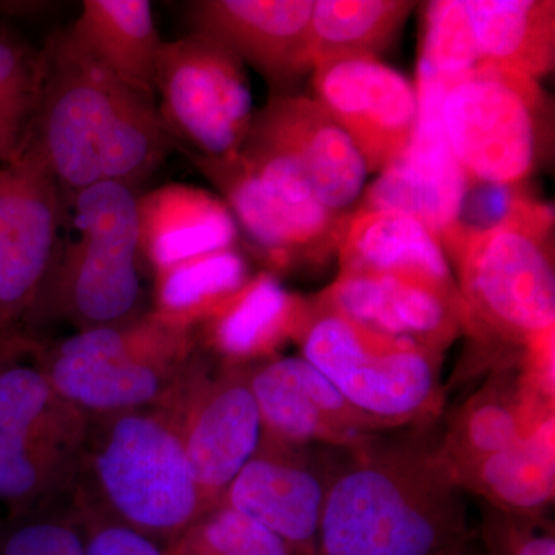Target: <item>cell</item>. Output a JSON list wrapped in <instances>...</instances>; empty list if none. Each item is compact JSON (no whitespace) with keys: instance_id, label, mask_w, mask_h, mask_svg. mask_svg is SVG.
Here are the masks:
<instances>
[{"instance_id":"21","label":"cell","mask_w":555,"mask_h":555,"mask_svg":"<svg viewBox=\"0 0 555 555\" xmlns=\"http://www.w3.org/2000/svg\"><path fill=\"white\" fill-rule=\"evenodd\" d=\"M415 474L392 465L353 467L327 489L321 513L317 555H364L377 528Z\"/></svg>"},{"instance_id":"38","label":"cell","mask_w":555,"mask_h":555,"mask_svg":"<svg viewBox=\"0 0 555 555\" xmlns=\"http://www.w3.org/2000/svg\"><path fill=\"white\" fill-rule=\"evenodd\" d=\"M0 350H2V349H0Z\"/></svg>"},{"instance_id":"16","label":"cell","mask_w":555,"mask_h":555,"mask_svg":"<svg viewBox=\"0 0 555 555\" xmlns=\"http://www.w3.org/2000/svg\"><path fill=\"white\" fill-rule=\"evenodd\" d=\"M341 275H390L454 288L443 247L414 218L360 207L347 218L338 248Z\"/></svg>"},{"instance_id":"17","label":"cell","mask_w":555,"mask_h":555,"mask_svg":"<svg viewBox=\"0 0 555 555\" xmlns=\"http://www.w3.org/2000/svg\"><path fill=\"white\" fill-rule=\"evenodd\" d=\"M134 335L98 327L69 338L54 366L61 393L91 408L133 406L158 390L155 372L131 357Z\"/></svg>"},{"instance_id":"23","label":"cell","mask_w":555,"mask_h":555,"mask_svg":"<svg viewBox=\"0 0 555 555\" xmlns=\"http://www.w3.org/2000/svg\"><path fill=\"white\" fill-rule=\"evenodd\" d=\"M262 418L247 387H230L201 414L185 455L196 485L217 489L232 485L258 447Z\"/></svg>"},{"instance_id":"4","label":"cell","mask_w":555,"mask_h":555,"mask_svg":"<svg viewBox=\"0 0 555 555\" xmlns=\"http://www.w3.org/2000/svg\"><path fill=\"white\" fill-rule=\"evenodd\" d=\"M43 79L31 145L61 189L78 193L101 182L100 158L130 87L96 64L67 31L42 51Z\"/></svg>"},{"instance_id":"37","label":"cell","mask_w":555,"mask_h":555,"mask_svg":"<svg viewBox=\"0 0 555 555\" xmlns=\"http://www.w3.org/2000/svg\"><path fill=\"white\" fill-rule=\"evenodd\" d=\"M440 555H492L489 554L488 551H485L483 547L476 543V540L469 539V537H462L459 542H455L454 545L449 546L444 553Z\"/></svg>"},{"instance_id":"15","label":"cell","mask_w":555,"mask_h":555,"mask_svg":"<svg viewBox=\"0 0 555 555\" xmlns=\"http://www.w3.org/2000/svg\"><path fill=\"white\" fill-rule=\"evenodd\" d=\"M139 250L156 270L233 247L236 221L207 190L167 184L138 196Z\"/></svg>"},{"instance_id":"36","label":"cell","mask_w":555,"mask_h":555,"mask_svg":"<svg viewBox=\"0 0 555 555\" xmlns=\"http://www.w3.org/2000/svg\"><path fill=\"white\" fill-rule=\"evenodd\" d=\"M86 555H163L158 547L127 528H108L93 537Z\"/></svg>"},{"instance_id":"18","label":"cell","mask_w":555,"mask_h":555,"mask_svg":"<svg viewBox=\"0 0 555 555\" xmlns=\"http://www.w3.org/2000/svg\"><path fill=\"white\" fill-rule=\"evenodd\" d=\"M67 35L109 75L155 100L164 42L147 0H86Z\"/></svg>"},{"instance_id":"11","label":"cell","mask_w":555,"mask_h":555,"mask_svg":"<svg viewBox=\"0 0 555 555\" xmlns=\"http://www.w3.org/2000/svg\"><path fill=\"white\" fill-rule=\"evenodd\" d=\"M247 137L286 156L328 210L343 214L363 190L367 170L341 127L317 100L275 96L255 113Z\"/></svg>"},{"instance_id":"22","label":"cell","mask_w":555,"mask_h":555,"mask_svg":"<svg viewBox=\"0 0 555 555\" xmlns=\"http://www.w3.org/2000/svg\"><path fill=\"white\" fill-rule=\"evenodd\" d=\"M480 64L539 79L554 68L553 0H467Z\"/></svg>"},{"instance_id":"29","label":"cell","mask_w":555,"mask_h":555,"mask_svg":"<svg viewBox=\"0 0 555 555\" xmlns=\"http://www.w3.org/2000/svg\"><path fill=\"white\" fill-rule=\"evenodd\" d=\"M480 64L467 0L427 3L418 72L449 80Z\"/></svg>"},{"instance_id":"8","label":"cell","mask_w":555,"mask_h":555,"mask_svg":"<svg viewBox=\"0 0 555 555\" xmlns=\"http://www.w3.org/2000/svg\"><path fill=\"white\" fill-rule=\"evenodd\" d=\"M447 80L416 72L418 120L406 155L369 188L363 208L393 211L422 222L438 243L460 229L467 182L449 145L441 101Z\"/></svg>"},{"instance_id":"12","label":"cell","mask_w":555,"mask_h":555,"mask_svg":"<svg viewBox=\"0 0 555 555\" xmlns=\"http://www.w3.org/2000/svg\"><path fill=\"white\" fill-rule=\"evenodd\" d=\"M313 0H204L193 3L196 30L219 40L276 86L312 69Z\"/></svg>"},{"instance_id":"14","label":"cell","mask_w":555,"mask_h":555,"mask_svg":"<svg viewBox=\"0 0 555 555\" xmlns=\"http://www.w3.org/2000/svg\"><path fill=\"white\" fill-rule=\"evenodd\" d=\"M328 379L358 414L401 420L426 406L436 367L427 347L364 331Z\"/></svg>"},{"instance_id":"33","label":"cell","mask_w":555,"mask_h":555,"mask_svg":"<svg viewBox=\"0 0 555 555\" xmlns=\"http://www.w3.org/2000/svg\"><path fill=\"white\" fill-rule=\"evenodd\" d=\"M524 436L517 415L502 403L480 404L467 418V441L483 459L505 451Z\"/></svg>"},{"instance_id":"1","label":"cell","mask_w":555,"mask_h":555,"mask_svg":"<svg viewBox=\"0 0 555 555\" xmlns=\"http://www.w3.org/2000/svg\"><path fill=\"white\" fill-rule=\"evenodd\" d=\"M553 207L518 196L496 224L456 230L443 247L459 266L465 309L529 345L553 334Z\"/></svg>"},{"instance_id":"6","label":"cell","mask_w":555,"mask_h":555,"mask_svg":"<svg viewBox=\"0 0 555 555\" xmlns=\"http://www.w3.org/2000/svg\"><path fill=\"white\" fill-rule=\"evenodd\" d=\"M75 228L67 266L76 312L94 323L126 317L139 298L137 193L108 181L80 190Z\"/></svg>"},{"instance_id":"31","label":"cell","mask_w":555,"mask_h":555,"mask_svg":"<svg viewBox=\"0 0 555 555\" xmlns=\"http://www.w3.org/2000/svg\"><path fill=\"white\" fill-rule=\"evenodd\" d=\"M49 397V383L33 369H0V434L30 441Z\"/></svg>"},{"instance_id":"5","label":"cell","mask_w":555,"mask_h":555,"mask_svg":"<svg viewBox=\"0 0 555 555\" xmlns=\"http://www.w3.org/2000/svg\"><path fill=\"white\" fill-rule=\"evenodd\" d=\"M155 93L167 130L196 155L225 158L243 145L255 115L250 87L243 62L219 40L193 31L164 42Z\"/></svg>"},{"instance_id":"25","label":"cell","mask_w":555,"mask_h":555,"mask_svg":"<svg viewBox=\"0 0 555 555\" xmlns=\"http://www.w3.org/2000/svg\"><path fill=\"white\" fill-rule=\"evenodd\" d=\"M414 2L406 0H317L310 20L313 65L347 54H375L397 38Z\"/></svg>"},{"instance_id":"24","label":"cell","mask_w":555,"mask_h":555,"mask_svg":"<svg viewBox=\"0 0 555 555\" xmlns=\"http://www.w3.org/2000/svg\"><path fill=\"white\" fill-rule=\"evenodd\" d=\"M418 477L378 521L364 555H440L465 537L451 491Z\"/></svg>"},{"instance_id":"28","label":"cell","mask_w":555,"mask_h":555,"mask_svg":"<svg viewBox=\"0 0 555 555\" xmlns=\"http://www.w3.org/2000/svg\"><path fill=\"white\" fill-rule=\"evenodd\" d=\"M159 305L173 317L228 302L247 283V264L233 247L219 248L160 269Z\"/></svg>"},{"instance_id":"34","label":"cell","mask_w":555,"mask_h":555,"mask_svg":"<svg viewBox=\"0 0 555 555\" xmlns=\"http://www.w3.org/2000/svg\"><path fill=\"white\" fill-rule=\"evenodd\" d=\"M0 555H86L75 532L49 524L24 525L0 535Z\"/></svg>"},{"instance_id":"32","label":"cell","mask_w":555,"mask_h":555,"mask_svg":"<svg viewBox=\"0 0 555 555\" xmlns=\"http://www.w3.org/2000/svg\"><path fill=\"white\" fill-rule=\"evenodd\" d=\"M43 54L7 31H0V102L39 104Z\"/></svg>"},{"instance_id":"27","label":"cell","mask_w":555,"mask_h":555,"mask_svg":"<svg viewBox=\"0 0 555 555\" xmlns=\"http://www.w3.org/2000/svg\"><path fill=\"white\" fill-rule=\"evenodd\" d=\"M554 433L551 416L505 451L485 456L481 481L491 495L521 513L545 506L555 488Z\"/></svg>"},{"instance_id":"2","label":"cell","mask_w":555,"mask_h":555,"mask_svg":"<svg viewBox=\"0 0 555 555\" xmlns=\"http://www.w3.org/2000/svg\"><path fill=\"white\" fill-rule=\"evenodd\" d=\"M441 118L470 185L509 188L535 169L546 133V98L537 79L478 64L449 79Z\"/></svg>"},{"instance_id":"19","label":"cell","mask_w":555,"mask_h":555,"mask_svg":"<svg viewBox=\"0 0 555 555\" xmlns=\"http://www.w3.org/2000/svg\"><path fill=\"white\" fill-rule=\"evenodd\" d=\"M327 489L305 467L250 460L230 488V507L295 546L317 550Z\"/></svg>"},{"instance_id":"13","label":"cell","mask_w":555,"mask_h":555,"mask_svg":"<svg viewBox=\"0 0 555 555\" xmlns=\"http://www.w3.org/2000/svg\"><path fill=\"white\" fill-rule=\"evenodd\" d=\"M321 302L385 337L437 347L455 334L465 310L455 288L390 275H339Z\"/></svg>"},{"instance_id":"3","label":"cell","mask_w":555,"mask_h":555,"mask_svg":"<svg viewBox=\"0 0 555 555\" xmlns=\"http://www.w3.org/2000/svg\"><path fill=\"white\" fill-rule=\"evenodd\" d=\"M193 160L278 264L323 261L337 251L349 217L323 206L301 171L276 150L246 137L233 155Z\"/></svg>"},{"instance_id":"30","label":"cell","mask_w":555,"mask_h":555,"mask_svg":"<svg viewBox=\"0 0 555 555\" xmlns=\"http://www.w3.org/2000/svg\"><path fill=\"white\" fill-rule=\"evenodd\" d=\"M203 542L208 555H317V550L291 545L233 507L210 518Z\"/></svg>"},{"instance_id":"7","label":"cell","mask_w":555,"mask_h":555,"mask_svg":"<svg viewBox=\"0 0 555 555\" xmlns=\"http://www.w3.org/2000/svg\"><path fill=\"white\" fill-rule=\"evenodd\" d=\"M317 101L349 137L367 173L406 155L418 120L415 87L375 54H347L313 65Z\"/></svg>"},{"instance_id":"20","label":"cell","mask_w":555,"mask_h":555,"mask_svg":"<svg viewBox=\"0 0 555 555\" xmlns=\"http://www.w3.org/2000/svg\"><path fill=\"white\" fill-rule=\"evenodd\" d=\"M262 422L288 440L327 436L352 411L331 379L305 358H283L262 369L251 383Z\"/></svg>"},{"instance_id":"35","label":"cell","mask_w":555,"mask_h":555,"mask_svg":"<svg viewBox=\"0 0 555 555\" xmlns=\"http://www.w3.org/2000/svg\"><path fill=\"white\" fill-rule=\"evenodd\" d=\"M38 105L0 102V166H9L30 147Z\"/></svg>"},{"instance_id":"10","label":"cell","mask_w":555,"mask_h":555,"mask_svg":"<svg viewBox=\"0 0 555 555\" xmlns=\"http://www.w3.org/2000/svg\"><path fill=\"white\" fill-rule=\"evenodd\" d=\"M61 185L35 145L0 166V321L24 308L53 258Z\"/></svg>"},{"instance_id":"26","label":"cell","mask_w":555,"mask_h":555,"mask_svg":"<svg viewBox=\"0 0 555 555\" xmlns=\"http://www.w3.org/2000/svg\"><path fill=\"white\" fill-rule=\"evenodd\" d=\"M305 309L275 278L248 281L225 302L215 335L230 356H248L298 328Z\"/></svg>"},{"instance_id":"9","label":"cell","mask_w":555,"mask_h":555,"mask_svg":"<svg viewBox=\"0 0 555 555\" xmlns=\"http://www.w3.org/2000/svg\"><path fill=\"white\" fill-rule=\"evenodd\" d=\"M98 467L109 499L133 524L177 528L195 511L196 483L185 449L152 420L119 422Z\"/></svg>"}]
</instances>
